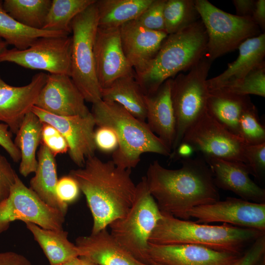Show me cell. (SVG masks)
<instances>
[{"label":"cell","instance_id":"37","mask_svg":"<svg viewBox=\"0 0 265 265\" xmlns=\"http://www.w3.org/2000/svg\"><path fill=\"white\" fill-rule=\"evenodd\" d=\"M244 155L250 174L258 180H262L265 174V142L246 145Z\"/></svg>","mask_w":265,"mask_h":265},{"label":"cell","instance_id":"36","mask_svg":"<svg viewBox=\"0 0 265 265\" xmlns=\"http://www.w3.org/2000/svg\"><path fill=\"white\" fill-rule=\"evenodd\" d=\"M166 1V0H153L150 5L134 21L147 29L165 31L163 9Z\"/></svg>","mask_w":265,"mask_h":265},{"label":"cell","instance_id":"23","mask_svg":"<svg viewBox=\"0 0 265 265\" xmlns=\"http://www.w3.org/2000/svg\"><path fill=\"white\" fill-rule=\"evenodd\" d=\"M238 49L239 53L236 60L229 63L223 73L207 80L209 90L217 89L227 83L241 79L265 62V33L245 40Z\"/></svg>","mask_w":265,"mask_h":265},{"label":"cell","instance_id":"41","mask_svg":"<svg viewBox=\"0 0 265 265\" xmlns=\"http://www.w3.org/2000/svg\"><path fill=\"white\" fill-rule=\"evenodd\" d=\"M17 176L10 162L0 152V202L9 195Z\"/></svg>","mask_w":265,"mask_h":265},{"label":"cell","instance_id":"38","mask_svg":"<svg viewBox=\"0 0 265 265\" xmlns=\"http://www.w3.org/2000/svg\"><path fill=\"white\" fill-rule=\"evenodd\" d=\"M41 142L55 156L68 151V146L62 134L53 126L43 123Z\"/></svg>","mask_w":265,"mask_h":265},{"label":"cell","instance_id":"52","mask_svg":"<svg viewBox=\"0 0 265 265\" xmlns=\"http://www.w3.org/2000/svg\"><path fill=\"white\" fill-rule=\"evenodd\" d=\"M151 265H162L159 264H158V263H152Z\"/></svg>","mask_w":265,"mask_h":265},{"label":"cell","instance_id":"44","mask_svg":"<svg viewBox=\"0 0 265 265\" xmlns=\"http://www.w3.org/2000/svg\"><path fill=\"white\" fill-rule=\"evenodd\" d=\"M0 265H32L24 256L13 251L0 252Z\"/></svg>","mask_w":265,"mask_h":265},{"label":"cell","instance_id":"51","mask_svg":"<svg viewBox=\"0 0 265 265\" xmlns=\"http://www.w3.org/2000/svg\"><path fill=\"white\" fill-rule=\"evenodd\" d=\"M254 265H265V255Z\"/></svg>","mask_w":265,"mask_h":265},{"label":"cell","instance_id":"33","mask_svg":"<svg viewBox=\"0 0 265 265\" xmlns=\"http://www.w3.org/2000/svg\"><path fill=\"white\" fill-rule=\"evenodd\" d=\"M165 31L175 33L200 19L194 0H166L163 9Z\"/></svg>","mask_w":265,"mask_h":265},{"label":"cell","instance_id":"15","mask_svg":"<svg viewBox=\"0 0 265 265\" xmlns=\"http://www.w3.org/2000/svg\"><path fill=\"white\" fill-rule=\"evenodd\" d=\"M93 52L96 77L102 89L120 77L134 73L124 53L119 28L98 27Z\"/></svg>","mask_w":265,"mask_h":265},{"label":"cell","instance_id":"7","mask_svg":"<svg viewBox=\"0 0 265 265\" xmlns=\"http://www.w3.org/2000/svg\"><path fill=\"white\" fill-rule=\"evenodd\" d=\"M95 2L76 16L71 24L70 77L85 101L92 104L102 100V88L96 77L93 52L98 27Z\"/></svg>","mask_w":265,"mask_h":265},{"label":"cell","instance_id":"45","mask_svg":"<svg viewBox=\"0 0 265 265\" xmlns=\"http://www.w3.org/2000/svg\"><path fill=\"white\" fill-rule=\"evenodd\" d=\"M232 2L236 8V15L243 18H251L256 0H233Z\"/></svg>","mask_w":265,"mask_h":265},{"label":"cell","instance_id":"47","mask_svg":"<svg viewBox=\"0 0 265 265\" xmlns=\"http://www.w3.org/2000/svg\"><path fill=\"white\" fill-rule=\"evenodd\" d=\"M193 148L188 144L181 142L177 147L175 153L170 157H178L181 159L191 158L194 153Z\"/></svg>","mask_w":265,"mask_h":265},{"label":"cell","instance_id":"6","mask_svg":"<svg viewBox=\"0 0 265 265\" xmlns=\"http://www.w3.org/2000/svg\"><path fill=\"white\" fill-rule=\"evenodd\" d=\"M136 187L134 200L127 213L108 226L119 244L136 259L150 265L149 238L162 213L148 189L145 176Z\"/></svg>","mask_w":265,"mask_h":265},{"label":"cell","instance_id":"31","mask_svg":"<svg viewBox=\"0 0 265 265\" xmlns=\"http://www.w3.org/2000/svg\"><path fill=\"white\" fill-rule=\"evenodd\" d=\"M51 0H4L2 7L12 18L23 25L42 29Z\"/></svg>","mask_w":265,"mask_h":265},{"label":"cell","instance_id":"22","mask_svg":"<svg viewBox=\"0 0 265 265\" xmlns=\"http://www.w3.org/2000/svg\"><path fill=\"white\" fill-rule=\"evenodd\" d=\"M172 79L163 83L155 93L145 96L146 123L171 152L176 135V120L171 99Z\"/></svg>","mask_w":265,"mask_h":265},{"label":"cell","instance_id":"43","mask_svg":"<svg viewBox=\"0 0 265 265\" xmlns=\"http://www.w3.org/2000/svg\"><path fill=\"white\" fill-rule=\"evenodd\" d=\"M9 129L6 124L0 123V146L14 161L17 162L21 160V154L12 139V133Z\"/></svg>","mask_w":265,"mask_h":265},{"label":"cell","instance_id":"48","mask_svg":"<svg viewBox=\"0 0 265 265\" xmlns=\"http://www.w3.org/2000/svg\"><path fill=\"white\" fill-rule=\"evenodd\" d=\"M57 265H81V260L80 257H77Z\"/></svg>","mask_w":265,"mask_h":265},{"label":"cell","instance_id":"42","mask_svg":"<svg viewBox=\"0 0 265 265\" xmlns=\"http://www.w3.org/2000/svg\"><path fill=\"white\" fill-rule=\"evenodd\" d=\"M265 255V234L254 240L234 265H254Z\"/></svg>","mask_w":265,"mask_h":265},{"label":"cell","instance_id":"49","mask_svg":"<svg viewBox=\"0 0 265 265\" xmlns=\"http://www.w3.org/2000/svg\"><path fill=\"white\" fill-rule=\"evenodd\" d=\"M7 46L8 44L4 40L0 38V54L7 49Z\"/></svg>","mask_w":265,"mask_h":265},{"label":"cell","instance_id":"39","mask_svg":"<svg viewBox=\"0 0 265 265\" xmlns=\"http://www.w3.org/2000/svg\"><path fill=\"white\" fill-rule=\"evenodd\" d=\"M98 127L94 134L96 149L105 153L114 152L119 145L118 137L115 132L107 126Z\"/></svg>","mask_w":265,"mask_h":265},{"label":"cell","instance_id":"16","mask_svg":"<svg viewBox=\"0 0 265 265\" xmlns=\"http://www.w3.org/2000/svg\"><path fill=\"white\" fill-rule=\"evenodd\" d=\"M85 102L70 76L49 74L34 106L57 115L85 116L91 112Z\"/></svg>","mask_w":265,"mask_h":265},{"label":"cell","instance_id":"17","mask_svg":"<svg viewBox=\"0 0 265 265\" xmlns=\"http://www.w3.org/2000/svg\"><path fill=\"white\" fill-rule=\"evenodd\" d=\"M242 255L219 251L192 244H149L148 255L151 264L156 263L162 265H234Z\"/></svg>","mask_w":265,"mask_h":265},{"label":"cell","instance_id":"18","mask_svg":"<svg viewBox=\"0 0 265 265\" xmlns=\"http://www.w3.org/2000/svg\"><path fill=\"white\" fill-rule=\"evenodd\" d=\"M47 76L37 73L28 84L14 86L5 82L0 75V121L6 124L12 133L16 134L26 114L31 111Z\"/></svg>","mask_w":265,"mask_h":265},{"label":"cell","instance_id":"30","mask_svg":"<svg viewBox=\"0 0 265 265\" xmlns=\"http://www.w3.org/2000/svg\"><path fill=\"white\" fill-rule=\"evenodd\" d=\"M2 1L0 0V38L8 45L23 50L40 37L69 35L62 31L34 29L23 25L4 11Z\"/></svg>","mask_w":265,"mask_h":265},{"label":"cell","instance_id":"14","mask_svg":"<svg viewBox=\"0 0 265 265\" xmlns=\"http://www.w3.org/2000/svg\"><path fill=\"white\" fill-rule=\"evenodd\" d=\"M31 111L43 123L54 127L63 136L68 146L71 160L82 167L88 157L95 155L94 127L96 123L91 112L87 116H59L34 106Z\"/></svg>","mask_w":265,"mask_h":265},{"label":"cell","instance_id":"11","mask_svg":"<svg viewBox=\"0 0 265 265\" xmlns=\"http://www.w3.org/2000/svg\"><path fill=\"white\" fill-rule=\"evenodd\" d=\"M182 142L189 144L203 158H213L246 164V145L207 111L186 132Z\"/></svg>","mask_w":265,"mask_h":265},{"label":"cell","instance_id":"20","mask_svg":"<svg viewBox=\"0 0 265 265\" xmlns=\"http://www.w3.org/2000/svg\"><path fill=\"white\" fill-rule=\"evenodd\" d=\"M122 49L135 73L140 72L155 57L168 36L165 31L147 29L134 20L119 27Z\"/></svg>","mask_w":265,"mask_h":265},{"label":"cell","instance_id":"5","mask_svg":"<svg viewBox=\"0 0 265 265\" xmlns=\"http://www.w3.org/2000/svg\"><path fill=\"white\" fill-rule=\"evenodd\" d=\"M98 126L113 129L118 139L112 161L118 167H135L141 155L152 153L170 156L171 150L152 131L147 123L134 117L117 103L102 100L92 104L91 112Z\"/></svg>","mask_w":265,"mask_h":265},{"label":"cell","instance_id":"25","mask_svg":"<svg viewBox=\"0 0 265 265\" xmlns=\"http://www.w3.org/2000/svg\"><path fill=\"white\" fill-rule=\"evenodd\" d=\"M252 103L249 96L238 95L209 90L207 111L218 123L238 136V122L243 112Z\"/></svg>","mask_w":265,"mask_h":265},{"label":"cell","instance_id":"32","mask_svg":"<svg viewBox=\"0 0 265 265\" xmlns=\"http://www.w3.org/2000/svg\"><path fill=\"white\" fill-rule=\"evenodd\" d=\"M96 0H53L42 29L71 33L74 18Z\"/></svg>","mask_w":265,"mask_h":265},{"label":"cell","instance_id":"35","mask_svg":"<svg viewBox=\"0 0 265 265\" xmlns=\"http://www.w3.org/2000/svg\"><path fill=\"white\" fill-rule=\"evenodd\" d=\"M238 137L246 145L265 142V128L260 121L257 109L253 104L243 111L239 118Z\"/></svg>","mask_w":265,"mask_h":265},{"label":"cell","instance_id":"10","mask_svg":"<svg viewBox=\"0 0 265 265\" xmlns=\"http://www.w3.org/2000/svg\"><path fill=\"white\" fill-rule=\"evenodd\" d=\"M65 216L60 211L44 202L18 176L9 195L0 202V234L17 220L44 229L61 230Z\"/></svg>","mask_w":265,"mask_h":265},{"label":"cell","instance_id":"24","mask_svg":"<svg viewBox=\"0 0 265 265\" xmlns=\"http://www.w3.org/2000/svg\"><path fill=\"white\" fill-rule=\"evenodd\" d=\"M37 153L38 165L34 176L29 182V188L44 202L66 215L68 205L57 198L56 186L58 181L54 156L42 142Z\"/></svg>","mask_w":265,"mask_h":265},{"label":"cell","instance_id":"34","mask_svg":"<svg viewBox=\"0 0 265 265\" xmlns=\"http://www.w3.org/2000/svg\"><path fill=\"white\" fill-rule=\"evenodd\" d=\"M214 90L238 95L249 96L251 94L265 97V62L244 78L227 83Z\"/></svg>","mask_w":265,"mask_h":265},{"label":"cell","instance_id":"4","mask_svg":"<svg viewBox=\"0 0 265 265\" xmlns=\"http://www.w3.org/2000/svg\"><path fill=\"white\" fill-rule=\"evenodd\" d=\"M162 213L149 242L156 244H192L241 254L243 248L265 232L223 223L212 225Z\"/></svg>","mask_w":265,"mask_h":265},{"label":"cell","instance_id":"26","mask_svg":"<svg viewBox=\"0 0 265 265\" xmlns=\"http://www.w3.org/2000/svg\"><path fill=\"white\" fill-rule=\"evenodd\" d=\"M102 100L114 102L123 107L134 117L146 122L145 96L136 80L135 72L120 77L101 90Z\"/></svg>","mask_w":265,"mask_h":265},{"label":"cell","instance_id":"1","mask_svg":"<svg viewBox=\"0 0 265 265\" xmlns=\"http://www.w3.org/2000/svg\"><path fill=\"white\" fill-rule=\"evenodd\" d=\"M182 166L167 169L158 160L149 165L146 180L148 189L161 213L188 220V212L195 207L220 200L211 170L201 157L182 159Z\"/></svg>","mask_w":265,"mask_h":265},{"label":"cell","instance_id":"19","mask_svg":"<svg viewBox=\"0 0 265 265\" xmlns=\"http://www.w3.org/2000/svg\"><path fill=\"white\" fill-rule=\"evenodd\" d=\"M204 159L211 170L217 188L230 191L250 202L265 203V189L251 180L246 164L217 158Z\"/></svg>","mask_w":265,"mask_h":265},{"label":"cell","instance_id":"9","mask_svg":"<svg viewBox=\"0 0 265 265\" xmlns=\"http://www.w3.org/2000/svg\"><path fill=\"white\" fill-rule=\"evenodd\" d=\"M194 1L207 33L206 56L212 61L238 49L245 40L261 34L251 18L227 13L207 0Z\"/></svg>","mask_w":265,"mask_h":265},{"label":"cell","instance_id":"27","mask_svg":"<svg viewBox=\"0 0 265 265\" xmlns=\"http://www.w3.org/2000/svg\"><path fill=\"white\" fill-rule=\"evenodd\" d=\"M43 123L30 111L25 116L16 133L14 143L21 154L19 172L26 177L34 173L38 165L36 151L41 142Z\"/></svg>","mask_w":265,"mask_h":265},{"label":"cell","instance_id":"46","mask_svg":"<svg viewBox=\"0 0 265 265\" xmlns=\"http://www.w3.org/2000/svg\"><path fill=\"white\" fill-rule=\"evenodd\" d=\"M253 21L259 27L262 33L265 29V0H256L255 8L251 17Z\"/></svg>","mask_w":265,"mask_h":265},{"label":"cell","instance_id":"2","mask_svg":"<svg viewBox=\"0 0 265 265\" xmlns=\"http://www.w3.org/2000/svg\"><path fill=\"white\" fill-rule=\"evenodd\" d=\"M131 174V169L119 168L112 160L104 161L95 155L86 159L82 167L70 171L91 212V234L106 229L128 212L136 189Z\"/></svg>","mask_w":265,"mask_h":265},{"label":"cell","instance_id":"12","mask_svg":"<svg viewBox=\"0 0 265 265\" xmlns=\"http://www.w3.org/2000/svg\"><path fill=\"white\" fill-rule=\"evenodd\" d=\"M71 49L69 35L40 37L25 50L7 49L0 54V63L70 76Z\"/></svg>","mask_w":265,"mask_h":265},{"label":"cell","instance_id":"40","mask_svg":"<svg viewBox=\"0 0 265 265\" xmlns=\"http://www.w3.org/2000/svg\"><path fill=\"white\" fill-rule=\"evenodd\" d=\"M80 190L77 182L69 175L58 180L56 194L58 199L67 205L75 201L79 197Z\"/></svg>","mask_w":265,"mask_h":265},{"label":"cell","instance_id":"50","mask_svg":"<svg viewBox=\"0 0 265 265\" xmlns=\"http://www.w3.org/2000/svg\"><path fill=\"white\" fill-rule=\"evenodd\" d=\"M80 258L81 260V265H98L84 258H82V257H80Z\"/></svg>","mask_w":265,"mask_h":265},{"label":"cell","instance_id":"13","mask_svg":"<svg viewBox=\"0 0 265 265\" xmlns=\"http://www.w3.org/2000/svg\"><path fill=\"white\" fill-rule=\"evenodd\" d=\"M187 214L200 223L222 222L265 232V203L228 197L223 201L193 208Z\"/></svg>","mask_w":265,"mask_h":265},{"label":"cell","instance_id":"29","mask_svg":"<svg viewBox=\"0 0 265 265\" xmlns=\"http://www.w3.org/2000/svg\"><path fill=\"white\" fill-rule=\"evenodd\" d=\"M153 0H96L98 27L119 28L123 24L136 19Z\"/></svg>","mask_w":265,"mask_h":265},{"label":"cell","instance_id":"28","mask_svg":"<svg viewBox=\"0 0 265 265\" xmlns=\"http://www.w3.org/2000/svg\"><path fill=\"white\" fill-rule=\"evenodd\" d=\"M48 259L50 265H57L72 258L79 257L75 244L68 239V232L44 229L32 223H25Z\"/></svg>","mask_w":265,"mask_h":265},{"label":"cell","instance_id":"21","mask_svg":"<svg viewBox=\"0 0 265 265\" xmlns=\"http://www.w3.org/2000/svg\"><path fill=\"white\" fill-rule=\"evenodd\" d=\"M80 257L98 265H148L133 257L106 229L76 239Z\"/></svg>","mask_w":265,"mask_h":265},{"label":"cell","instance_id":"3","mask_svg":"<svg viewBox=\"0 0 265 265\" xmlns=\"http://www.w3.org/2000/svg\"><path fill=\"white\" fill-rule=\"evenodd\" d=\"M208 38L201 20L168 35L155 57L135 73L145 95L155 93L166 80L190 70L205 55Z\"/></svg>","mask_w":265,"mask_h":265},{"label":"cell","instance_id":"8","mask_svg":"<svg viewBox=\"0 0 265 265\" xmlns=\"http://www.w3.org/2000/svg\"><path fill=\"white\" fill-rule=\"evenodd\" d=\"M212 62L205 55L188 73H179L172 79L171 99L176 135L170 156L182 142L186 132L207 111L209 94L207 78Z\"/></svg>","mask_w":265,"mask_h":265}]
</instances>
